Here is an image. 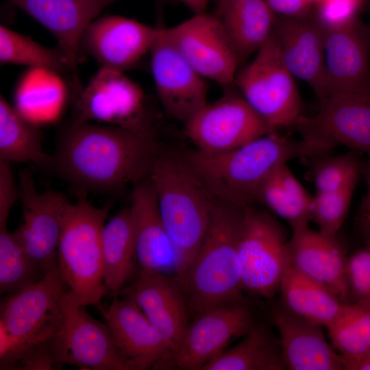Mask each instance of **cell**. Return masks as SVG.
<instances>
[{
  "label": "cell",
  "instance_id": "cell-19",
  "mask_svg": "<svg viewBox=\"0 0 370 370\" xmlns=\"http://www.w3.org/2000/svg\"><path fill=\"white\" fill-rule=\"evenodd\" d=\"M99 308L132 370L159 369L171 357L169 345L133 300L115 297L107 308Z\"/></svg>",
  "mask_w": 370,
  "mask_h": 370
},
{
  "label": "cell",
  "instance_id": "cell-45",
  "mask_svg": "<svg viewBox=\"0 0 370 370\" xmlns=\"http://www.w3.org/2000/svg\"><path fill=\"white\" fill-rule=\"evenodd\" d=\"M305 1L313 5L317 4L321 0H305Z\"/></svg>",
  "mask_w": 370,
  "mask_h": 370
},
{
  "label": "cell",
  "instance_id": "cell-30",
  "mask_svg": "<svg viewBox=\"0 0 370 370\" xmlns=\"http://www.w3.org/2000/svg\"><path fill=\"white\" fill-rule=\"evenodd\" d=\"M235 346L223 350L202 370L287 369L279 339L264 325H254Z\"/></svg>",
  "mask_w": 370,
  "mask_h": 370
},
{
  "label": "cell",
  "instance_id": "cell-27",
  "mask_svg": "<svg viewBox=\"0 0 370 370\" xmlns=\"http://www.w3.org/2000/svg\"><path fill=\"white\" fill-rule=\"evenodd\" d=\"M280 304L291 313L326 328L341 313L347 302L322 284L291 267L281 284Z\"/></svg>",
  "mask_w": 370,
  "mask_h": 370
},
{
  "label": "cell",
  "instance_id": "cell-29",
  "mask_svg": "<svg viewBox=\"0 0 370 370\" xmlns=\"http://www.w3.org/2000/svg\"><path fill=\"white\" fill-rule=\"evenodd\" d=\"M66 97L60 73L46 69L29 68L20 78L14 93V108L38 125L56 119Z\"/></svg>",
  "mask_w": 370,
  "mask_h": 370
},
{
  "label": "cell",
  "instance_id": "cell-20",
  "mask_svg": "<svg viewBox=\"0 0 370 370\" xmlns=\"http://www.w3.org/2000/svg\"><path fill=\"white\" fill-rule=\"evenodd\" d=\"M288 249L292 268L349 302L346 278L348 256L338 234L314 230L309 225L294 227L288 240Z\"/></svg>",
  "mask_w": 370,
  "mask_h": 370
},
{
  "label": "cell",
  "instance_id": "cell-43",
  "mask_svg": "<svg viewBox=\"0 0 370 370\" xmlns=\"http://www.w3.org/2000/svg\"><path fill=\"white\" fill-rule=\"evenodd\" d=\"M341 357L343 370H370V349L356 356Z\"/></svg>",
  "mask_w": 370,
  "mask_h": 370
},
{
  "label": "cell",
  "instance_id": "cell-23",
  "mask_svg": "<svg viewBox=\"0 0 370 370\" xmlns=\"http://www.w3.org/2000/svg\"><path fill=\"white\" fill-rule=\"evenodd\" d=\"M45 27L56 38L74 70L87 27L117 0H8Z\"/></svg>",
  "mask_w": 370,
  "mask_h": 370
},
{
  "label": "cell",
  "instance_id": "cell-40",
  "mask_svg": "<svg viewBox=\"0 0 370 370\" xmlns=\"http://www.w3.org/2000/svg\"><path fill=\"white\" fill-rule=\"evenodd\" d=\"M18 198L10 164L0 160V227L6 226L10 212Z\"/></svg>",
  "mask_w": 370,
  "mask_h": 370
},
{
  "label": "cell",
  "instance_id": "cell-28",
  "mask_svg": "<svg viewBox=\"0 0 370 370\" xmlns=\"http://www.w3.org/2000/svg\"><path fill=\"white\" fill-rule=\"evenodd\" d=\"M103 280L110 295L117 297L138 264L130 207L121 209L107 223L102 234Z\"/></svg>",
  "mask_w": 370,
  "mask_h": 370
},
{
  "label": "cell",
  "instance_id": "cell-38",
  "mask_svg": "<svg viewBox=\"0 0 370 370\" xmlns=\"http://www.w3.org/2000/svg\"><path fill=\"white\" fill-rule=\"evenodd\" d=\"M346 278L349 302L370 305V247L364 245L348 256Z\"/></svg>",
  "mask_w": 370,
  "mask_h": 370
},
{
  "label": "cell",
  "instance_id": "cell-36",
  "mask_svg": "<svg viewBox=\"0 0 370 370\" xmlns=\"http://www.w3.org/2000/svg\"><path fill=\"white\" fill-rule=\"evenodd\" d=\"M308 163L316 193H329L357 184L362 166L355 151L324 153L304 159Z\"/></svg>",
  "mask_w": 370,
  "mask_h": 370
},
{
  "label": "cell",
  "instance_id": "cell-34",
  "mask_svg": "<svg viewBox=\"0 0 370 370\" xmlns=\"http://www.w3.org/2000/svg\"><path fill=\"white\" fill-rule=\"evenodd\" d=\"M331 344L344 357L359 355L370 349V305L347 302L328 326Z\"/></svg>",
  "mask_w": 370,
  "mask_h": 370
},
{
  "label": "cell",
  "instance_id": "cell-41",
  "mask_svg": "<svg viewBox=\"0 0 370 370\" xmlns=\"http://www.w3.org/2000/svg\"><path fill=\"white\" fill-rule=\"evenodd\" d=\"M367 157L362 167L367 189L359 208L357 226L364 245L370 247V156Z\"/></svg>",
  "mask_w": 370,
  "mask_h": 370
},
{
  "label": "cell",
  "instance_id": "cell-44",
  "mask_svg": "<svg viewBox=\"0 0 370 370\" xmlns=\"http://www.w3.org/2000/svg\"><path fill=\"white\" fill-rule=\"evenodd\" d=\"M194 14L206 12L210 0H180Z\"/></svg>",
  "mask_w": 370,
  "mask_h": 370
},
{
  "label": "cell",
  "instance_id": "cell-21",
  "mask_svg": "<svg viewBox=\"0 0 370 370\" xmlns=\"http://www.w3.org/2000/svg\"><path fill=\"white\" fill-rule=\"evenodd\" d=\"M272 34L293 75L308 84L318 99H322L325 96V31L311 16H275Z\"/></svg>",
  "mask_w": 370,
  "mask_h": 370
},
{
  "label": "cell",
  "instance_id": "cell-10",
  "mask_svg": "<svg viewBox=\"0 0 370 370\" xmlns=\"http://www.w3.org/2000/svg\"><path fill=\"white\" fill-rule=\"evenodd\" d=\"M85 307L69 290L62 296L60 328L50 344L54 364L82 369L132 370L108 324L92 317Z\"/></svg>",
  "mask_w": 370,
  "mask_h": 370
},
{
  "label": "cell",
  "instance_id": "cell-22",
  "mask_svg": "<svg viewBox=\"0 0 370 370\" xmlns=\"http://www.w3.org/2000/svg\"><path fill=\"white\" fill-rule=\"evenodd\" d=\"M135 235L138 272L177 273L175 247L162 220L148 177L134 186L130 206Z\"/></svg>",
  "mask_w": 370,
  "mask_h": 370
},
{
  "label": "cell",
  "instance_id": "cell-12",
  "mask_svg": "<svg viewBox=\"0 0 370 370\" xmlns=\"http://www.w3.org/2000/svg\"><path fill=\"white\" fill-rule=\"evenodd\" d=\"M254 324L244 300L210 309L188 323L177 350L159 369L202 370L231 340L244 336Z\"/></svg>",
  "mask_w": 370,
  "mask_h": 370
},
{
  "label": "cell",
  "instance_id": "cell-11",
  "mask_svg": "<svg viewBox=\"0 0 370 370\" xmlns=\"http://www.w3.org/2000/svg\"><path fill=\"white\" fill-rule=\"evenodd\" d=\"M241 94L227 93L207 102L187 122L184 133L205 153H219L239 147L273 132Z\"/></svg>",
  "mask_w": 370,
  "mask_h": 370
},
{
  "label": "cell",
  "instance_id": "cell-14",
  "mask_svg": "<svg viewBox=\"0 0 370 370\" xmlns=\"http://www.w3.org/2000/svg\"><path fill=\"white\" fill-rule=\"evenodd\" d=\"M18 187L23 219L13 233L29 257L47 273L57 265L62 220L69 201L54 190L38 192L26 170L20 173Z\"/></svg>",
  "mask_w": 370,
  "mask_h": 370
},
{
  "label": "cell",
  "instance_id": "cell-1",
  "mask_svg": "<svg viewBox=\"0 0 370 370\" xmlns=\"http://www.w3.org/2000/svg\"><path fill=\"white\" fill-rule=\"evenodd\" d=\"M152 128L73 122L58 138L51 169L81 188L114 191L146 179L159 153Z\"/></svg>",
  "mask_w": 370,
  "mask_h": 370
},
{
  "label": "cell",
  "instance_id": "cell-35",
  "mask_svg": "<svg viewBox=\"0 0 370 370\" xmlns=\"http://www.w3.org/2000/svg\"><path fill=\"white\" fill-rule=\"evenodd\" d=\"M45 272L27 254L14 233L0 227V291L12 294L40 280Z\"/></svg>",
  "mask_w": 370,
  "mask_h": 370
},
{
  "label": "cell",
  "instance_id": "cell-18",
  "mask_svg": "<svg viewBox=\"0 0 370 370\" xmlns=\"http://www.w3.org/2000/svg\"><path fill=\"white\" fill-rule=\"evenodd\" d=\"M119 295L131 299L139 306L174 354L188 325L189 312L178 278L160 272H138L137 278L125 286Z\"/></svg>",
  "mask_w": 370,
  "mask_h": 370
},
{
  "label": "cell",
  "instance_id": "cell-13",
  "mask_svg": "<svg viewBox=\"0 0 370 370\" xmlns=\"http://www.w3.org/2000/svg\"><path fill=\"white\" fill-rule=\"evenodd\" d=\"M166 34L181 55L204 79L223 86L234 84L240 62L212 13L194 14Z\"/></svg>",
  "mask_w": 370,
  "mask_h": 370
},
{
  "label": "cell",
  "instance_id": "cell-6",
  "mask_svg": "<svg viewBox=\"0 0 370 370\" xmlns=\"http://www.w3.org/2000/svg\"><path fill=\"white\" fill-rule=\"evenodd\" d=\"M68 290L57 264L40 280L1 302V369H14L29 349L51 343L60 328V303Z\"/></svg>",
  "mask_w": 370,
  "mask_h": 370
},
{
  "label": "cell",
  "instance_id": "cell-15",
  "mask_svg": "<svg viewBox=\"0 0 370 370\" xmlns=\"http://www.w3.org/2000/svg\"><path fill=\"white\" fill-rule=\"evenodd\" d=\"M149 55L156 91L164 110L184 124L208 102L206 79L174 47L165 27L159 26Z\"/></svg>",
  "mask_w": 370,
  "mask_h": 370
},
{
  "label": "cell",
  "instance_id": "cell-3",
  "mask_svg": "<svg viewBox=\"0 0 370 370\" xmlns=\"http://www.w3.org/2000/svg\"><path fill=\"white\" fill-rule=\"evenodd\" d=\"M148 179L177 252V277L182 285L206 234L214 199L182 155L159 152Z\"/></svg>",
  "mask_w": 370,
  "mask_h": 370
},
{
  "label": "cell",
  "instance_id": "cell-33",
  "mask_svg": "<svg viewBox=\"0 0 370 370\" xmlns=\"http://www.w3.org/2000/svg\"><path fill=\"white\" fill-rule=\"evenodd\" d=\"M0 62L46 69L60 74L73 70L67 56L58 47L43 46L3 25L0 27Z\"/></svg>",
  "mask_w": 370,
  "mask_h": 370
},
{
  "label": "cell",
  "instance_id": "cell-8",
  "mask_svg": "<svg viewBox=\"0 0 370 370\" xmlns=\"http://www.w3.org/2000/svg\"><path fill=\"white\" fill-rule=\"evenodd\" d=\"M238 254L244 291L265 298L280 292L291 262L288 240L274 217L252 206L246 207Z\"/></svg>",
  "mask_w": 370,
  "mask_h": 370
},
{
  "label": "cell",
  "instance_id": "cell-17",
  "mask_svg": "<svg viewBox=\"0 0 370 370\" xmlns=\"http://www.w3.org/2000/svg\"><path fill=\"white\" fill-rule=\"evenodd\" d=\"M158 32L159 26L122 16L97 18L82 35L80 52L88 53L101 67L124 72L149 53Z\"/></svg>",
  "mask_w": 370,
  "mask_h": 370
},
{
  "label": "cell",
  "instance_id": "cell-9",
  "mask_svg": "<svg viewBox=\"0 0 370 370\" xmlns=\"http://www.w3.org/2000/svg\"><path fill=\"white\" fill-rule=\"evenodd\" d=\"M294 127L314 156L345 146L370 156V82L319 100L317 114Z\"/></svg>",
  "mask_w": 370,
  "mask_h": 370
},
{
  "label": "cell",
  "instance_id": "cell-4",
  "mask_svg": "<svg viewBox=\"0 0 370 370\" xmlns=\"http://www.w3.org/2000/svg\"><path fill=\"white\" fill-rule=\"evenodd\" d=\"M245 208L214 199L206 234L182 283L195 317L244 300L238 243Z\"/></svg>",
  "mask_w": 370,
  "mask_h": 370
},
{
  "label": "cell",
  "instance_id": "cell-2",
  "mask_svg": "<svg viewBox=\"0 0 370 370\" xmlns=\"http://www.w3.org/2000/svg\"><path fill=\"white\" fill-rule=\"evenodd\" d=\"M182 156L214 199L247 207L257 202L260 186L275 169L313 152L302 140L273 132L231 150L210 153L195 149Z\"/></svg>",
  "mask_w": 370,
  "mask_h": 370
},
{
  "label": "cell",
  "instance_id": "cell-24",
  "mask_svg": "<svg viewBox=\"0 0 370 370\" xmlns=\"http://www.w3.org/2000/svg\"><path fill=\"white\" fill-rule=\"evenodd\" d=\"M272 321L287 369H343L342 357L326 340L322 326L291 313L280 304L273 310Z\"/></svg>",
  "mask_w": 370,
  "mask_h": 370
},
{
  "label": "cell",
  "instance_id": "cell-32",
  "mask_svg": "<svg viewBox=\"0 0 370 370\" xmlns=\"http://www.w3.org/2000/svg\"><path fill=\"white\" fill-rule=\"evenodd\" d=\"M313 196L303 186L287 164L275 169L260 186L257 202L286 220L292 228L309 225Z\"/></svg>",
  "mask_w": 370,
  "mask_h": 370
},
{
  "label": "cell",
  "instance_id": "cell-7",
  "mask_svg": "<svg viewBox=\"0 0 370 370\" xmlns=\"http://www.w3.org/2000/svg\"><path fill=\"white\" fill-rule=\"evenodd\" d=\"M295 78L271 34L251 61L238 70L234 84L251 108L278 132L294 127L303 116Z\"/></svg>",
  "mask_w": 370,
  "mask_h": 370
},
{
  "label": "cell",
  "instance_id": "cell-16",
  "mask_svg": "<svg viewBox=\"0 0 370 370\" xmlns=\"http://www.w3.org/2000/svg\"><path fill=\"white\" fill-rule=\"evenodd\" d=\"M143 92L123 71L101 67L87 86L77 90L73 122L97 121L129 126L144 122Z\"/></svg>",
  "mask_w": 370,
  "mask_h": 370
},
{
  "label": "cell",
  "instance_id": "cell-31",
  "mask_svg": "<svg viewBox=\"0 0 370 370\" xmlns=\"http://www.w3.org/2000/svg\"><path fill=\"white\" fill-rule=\"evenodd\" d=\"M0 160L11 163H32L50 169L52 156L42 145L38 125L22 116L5 98L0 97Z\"/></svg>",
  "mask_w": 370,
  "mask_h": 370
},
{
  "label": "cell",
  "instance_id": "cell-25",
  "mask_svg": "<svg viewBox=\"0 0 370 370\" xmlns=\"http://www.w3.org/2000/svg\"><path fill=\"white\" fill-rule=\"evenodd\" d=\"M324 79L323 98L370 82V38L358 22L325 31Z\"/></svg>",
  "mask_w": 370,
  "mask_h": 370
},
{
  "label": "cell",
  "instance_id": "cell-42",
  "mask_svg": "<svg viewBox=\"0 0 370 370\" xmlns=\"http://www.w3.org/2000/svg\"><path fill=\"white\" fill-rule=\"evenodd\" d=\"M275 16L305 18L310 16L312 5L305 0H266Z\"/></svg>",
  "mask_w": 370,
  "mask_h": 370
},
{
  "label": "cell",
  "instance_id": "cell-5",
  "mask_svg": "<svg viewBox=\"0 0 370 370\" xmlns=\"http://www.w3.org/2000/svg\"><path fill=\"white\" fill-rule=\"evenodd\" d=\"M84 190L69 201L62 225L57 264L69 292L81 305L101 306L103 280L102 234L110 206L98 208Z\"/></svg>",
  "mask_w": 370,
  "mask_h": 370
},
{
  "label": "cell",
  "instance_id": "cell-39",
  "mask_svg": "<svg viewBox=\"0 0 370 370\" xmlns=\"http://www.w3.org/2000/svg\"><path fill=\"white\" fill-rule=\"evenodd\" d=\"M365 0H321L314 18L324 31L339 29L357 23Z\"/></svg>",
  "mask_w": 370,
  "mask_h": 370
},
{
  "label": "cell",
  "instance_id": "cell-37",
  "mask_svg": "<svg viewBox=\"0 0 370 370\" xmlns=\"http://www.w3.org/2000/svg\"><path fill=\"white\" fill-rule=\"evenodd\" d=\"M357 184L313 196L311 221L319 230L331 235L338 234L347 214Z\"/></svg>",
  "mask_w": 370,
  "mask_h": 370
},
{
  "label": "cell",
  "instance_id": "cell-26",
  "mask_svg": "<svg viewBox=\"0 0 370 370\" xmlns=\"http://www.w3.org/2000/svg\"><path fill=\"white\" fill-rule=\"evenodd\" d=\"M215 16L240 62L254 56L272 34L275 16L266 0H214Z\"/></svg>",
  "mask_w": 370,
  "mask_h": 370
}]
</instances>
